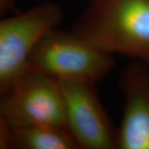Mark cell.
Wrapping results in <instances>:
<instances>
[{
	"mask_svg": "<svg viewBox=\"0 0 149 149\" xmlns=\"http://www.w3.org/2000/svg\"><path fill=\"white\" fill-rule=\"evenodd\" d=\"M71 30L107 53L149 62V0H88Z\"/></svg>",
	"mask_w": 149,
	"mask_h": 149,
	"instance_id": "6da1fadb",
	"label": "cell"
},
{
	"mask_svg": "<svg viewBox=\"0 0 149 149\" xmlns=\"http://www.w3.org/2000/svg\"><path fill=\"white\" fill-rule=\"evenodd\" d=\"M113 55L88 42L73 30L53 28L43 36L29 58V68L57 81L95 85L110 73Z\"/></svg>",
	"mask_w": 149,
	"mask_h": 149,
	"instance_id": "7a4b0ae2",
	"label": "cell"
},
{
	"mask_svg": "<svg viewBox=\"0 0 149 149\" xmlns=\"http://www.w3.org/2000/svg\"><path fill=\"white\" fill-rule=\"evenodd\" d=\"M63 20L61 7L43 3L0 22V95L29 70V58L41 38Z\"/></svg>",
	"mask_w": 149,
	"mask_h": 149,
	"instance_id": "3957f363",
	"label": "cell"
},
{
	"mask_svg": "<svg viewBox=\"0 0 149 149\" xmlns=\"http://www.w3.org/2000/svg\"><path fill=\"white\" fill-rule=\"evenodd\" d=\"M0 123L11 128L37 125L66 128L58 81L29 68L11 90L1 95Z\"/></svg>",
	"mask_w": 149,
	"mask_h": 149,
	"instance_id": "277c9868",
	"label": "cell"
},
{
	"mask_svg": "<svg viewBox=\"0 0 149 149\" xmlns=\"http://www.w3.org/2000/svg\"><path fill=\"white\" fill-rule=\"evenodd\" d=\"M58 82L64 102L65 126L80 149H118V130L102 107L95 85Z\"/></svg>",
	"mask_w": 149,
	"mask_h": 149,
	"instance_id": "5b68a950",
	"label": "cell"
},
{
	"mask_svg": "<svg viewBox=\"0 0 149 149\" xmlns=\"http://www.w3.org/2000/svg\"><path fill=\"white\" fill-rule=\"evenodd\" d=\"M119 88L125 100L118 129V149H149V68L133 60L123 70Z\"/></svg>",
	"mask_w": 149,
	"mask_h": 149,
	"instance_id": "8992f818",
	"label": "cell"
},
{
	"mask_svg": "<svg viewBox=\"0 0 149 149\" xmlns=\"http://www.w3.org/2000/svg\"><path fill=\"white\" fill-rule=\"evenodd\" d=\"M1 149H80L65 127L37 125L11 128L0 123Z\"/></svg>",
	"mask_w": 149,
	"mask_h": 149,
	"instance_id": "52a82bcc",
	"label": "cell"
},
{
	"mask_svg": "<svg viewBox=\"0 0 149 149\" xmlns=\"http://www.w3.org/2000/svg\"><path fill=\"white\" fill-rule=\"evenodd\" d=\"M1 13L7 10H15V5L13 0H0Z\"/></svg>",
	"mask_w": 149,
	"mask_h": 149,
	"instance_id": "ba28073f",
	"label": "cell"
},
{
	"mask_svg": "<svg viewBox=\"0 0 149 149\" xmlns=\"http://www.w3.org/2000/svg\"><path fill=\"white\" fill-rule=\"evenodd\" d=\"M147 64H148V68H149V62L148 63H147Z\"/></svg>",
	"mask_w": 149,
	"mask_h": 149,
	"instance_id": "9c48e42d",
	"label": "cell"
}]
</instances>
